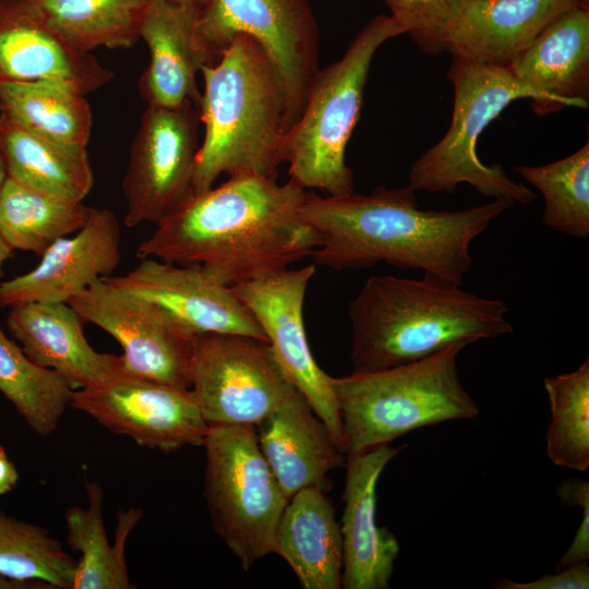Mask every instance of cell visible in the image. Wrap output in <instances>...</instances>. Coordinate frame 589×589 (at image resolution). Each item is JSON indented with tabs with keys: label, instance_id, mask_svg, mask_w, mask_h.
I'll use <instances>...</instances> for the list:
<instances>
[{
	"label": "cell",
	"instance_id": "d4e9b609",
	"mask_svg": "<svg viewBox=\"0 0 589 589\" xmlns=\"http://www.w3.org/2000/svg\"><path fill=\"white\" fill-rule=\"evenodd\" d=\"M86 508L70 507L64 516L67 542L80 553L71 589H130L125 546L143 514L130 507L118 514L115 543L109 544L103 518V488L97 481L86 483Z\"/></svg>",
	"mask_w": 589,
	"mask_h": 589
},
{
	"label": "cell",
	"instance_id": "1f68e13d",
	"mask_svg": "<svg viewBox=\"0 0 589 589\" xmlns=\"http://www.w3.org/2000/svg\"><path fill=\"white\" fill-rule=\"evenodd\" d=\"M551 422L546 455L558 467L586 471L589 467V359L577 370L544 378Z\"/></svg>",
	"mask_w": 589,
	"mask_h": 589
},
{
	"label": "cell",
	"instance_id": "603a6c76",
	"mask_svg": "<svg viewBox=\"0 0 589 589\" xmlns=\"http://www.w3.org/2000/svg\"><path fill=\"white\" fill-rule=\"evenodd\" d=\"M197 10L168 0L147 1L139 33L151 58L139 92L148 105L171 107L190 100L199 108L196 74L209 62L196 39Z\"/></svg>",
	"mask_w": 589,
	"mask_h": 589
},
{
	"label": "cell",
	"instance_id": "74e56055",
	"mask_svg": "<svg viewBox=\"0 0 589 589\" xmlns=\"http://www.w3.org/2000/svg\"><path fill=\"white\" fill-rule=\"evenodd\" d=\"M0 589H53L41 580H20L0 574Z\"/></svg>",
	"mask_w": 589,
	"mask_h": 589
},
{
	"label": "cell",
	"instance_id": "d6a6232c",
	"mask_svg": "<svg viewBox=\"0 0 589 589\" xmlns=\"http://www.w3.org/2000/svg\"><path fill=\"white\" fill-rule=\"evenodd\" d=\"M75 566L76 561L47 529L0 509V574L71 589Z\"/></svg>",
	"mask_w": 589,
	"mask_h": 589
},
{
	"label": "cell",
	"instance_id": "4fadbf2b",
	"mask_svg": "<svg viewBox=\"0 0 589 589\" xmlns=\"http://www.w3.org/2000/svg\"><path fill=\"white\" fill-rule=\"evenodd\" d=\"M70 406L115 434L165 452L203 446L208 424L190 388L125 373L73 389Z\"/></svg>",
	"mask_w": 589,
	"mask_h": 589
},
{
	"label": "cell",
	"instance_id": "60d3db41",
	"mask_svg": "<svg viewBox=\"0 0 589 589\" xmlns=\"http://www.w3.org/2000/svg\"><path fill=\"white\" fill-rule=\"evenodd\" d=\"M8 173H7V168H5V163H4V158H3V155H2V152H1V148H0V189L7 178Z\"/></svg>",
	"mask_w": 589,
	"mask_h": 589
},
{
	"label": "cell",
	"instance_id": "52a82bcc",
	"mask_svg": "<svg viewBox=\"0 0 589 589\" xmlns=\"http://www.w3.org/2000/svg\"><path fill=\"white\" fill-rule=\"evenodd\" d=\"M454 88L452 121L444 136L410 166L408 187L414 191L455 192L467 183L485 197L529 204L537 195L514 181L500 164H483L477 152L484 129L521 98L533 93L507 68L452 57L447 73Z\"/></svg>",
	"mask_w": 589,
	"mask_h": 589
},
{
	"label": "cell",
	"instance_id": "9c48e42d",
	"mask_svg": "<svg viewBox=\"0 0 589 589\" xmlns=\"http://www.w3.org/2000/svg\"><path fill=\"white\" fill-rule=\"evenodd\" d=\"M195 33L209 64L238 34L263 47L284 84L286 133L299 119L320 70V34L308 0H207L197 10Z\"/></svg>",
	"mask_w": 589,
	"mask_h": 589
},
{
	"label": "cell",
	"instance_id": "d590c367",
	"mask_svg": "<svg viewBox=\"0 0 589 589\" xmlns=\"http://www.w3.org/2000/svg\"><path fill=\"white\" fill-rule=\"evenodd\" d=\"M492 588L497 589H588V562L573 564L556 570L554 575H543L533 581L517 582L505 577L500 578Z\"/></svg>",
	"mask_w": 589,
	"mask_h": 589
},
{
	"label": "cell",
	"instance_id": "484cf974",
	"mask_svg": "<svg viewBox=\"0 0 589 589\" xmlns=\"http://www.w3.org/2000/svg\"><path fill=\"white\" fill-rule=\"evenodd\" d=\"M0 148L8 177L51 195L83 202L94 185L86 151L60 145L0 113Z\"/></svg>",
	"mask_w": 589,
	"mask_h": 589
},
{
	"label": "cell",
	"instance_id": "e0dca14e",
	"mask_svg": "<svg viewBox=\"0 0 589 589\" xmlns=\"http://www.w3.org/2000/svg\"><path fill=\"white\" fill-rule=\"evenodd\" d=\"M402 447L389 444L347 454L341 588L388 589L399 544L395 534L375 520L376 484L385 466Z\"/></svg>",
	"mask_w": 589,
	"mask_h": 589
},
{
	"label": "cell",
	"instance_id": "2e32d148",
	"mask_svg": "<svg viewBox=\"0 0 589 589\" xmlns=\"http://www.w3.org/2000/svg\"><path fill=\"white\" fill-rule=\"evenodd\" d=\"M39 264L0 284V305L65 302L100 278L112 276L121 261V226L115 213L92 208L74 237L53 242Z\"/></svg>",
	"mask_w": 589,
	"mask_h": 589
},
{
	"label": "cell",
	"instance_id": "ac0fdd59",
	"mask_svg": "<svg viewBox=\"0 0 589 589\" xmlns=\"http://www.w3.org/2000/svg\"><path fill=\"white\" fill-rule=\"evenodd\" d=\"M112 77L91 52L76 50L51 29L31 0H0V84L59 82L85 95Z\"/></svg>",
	"mask_w": 589,
	"mask_h": 589
},
{
	"label": "cell",
	"instance_id": "e575fe53",
	"mask_svg": "<svg viewBox=\"0 0 589 589\" xmlns=\"http://www.w3.org/2000/svg\"><path fill=\"white\" fill-rule=\"evenodd\" d=\"M557 495L567 505L581 508V522L573 542L554 566L555 572L589 558V482L584 479H568L557 488Z\"/></svg>",
	"mask_w": 589,
	"mask_h": 589
},
{
	"label": "cell",
	"instance_id": "7a4b0ae2",
	"mask_svg": "<svg viewBox=\"0 0 589 589\" xmlns=\"http://www.w3.org/2000/svg\"><path fill=\"white\" fill-rule=\"evenodd\" d=\"M513 205L493 200L462 211H424L410 187H377L370 194L311 192L300 214L320 235L309 255L314 264L344 271L385 262L460 287L473 262L471 242Z\"/></svg>",
	"mask_w": 589,
	"mask_h": 589
},
{
	"label": "cell",
	"instance_id": "44dd1931",
	"mask_svg": "<svg viewBox=\"0 0 589 589\" xmlns=\"http://www.w3.org/2000/svg\"><path fill=\"white\" fill-rule=\"evenodd\" d=\"M255 429L260 448L288 500L306 486L325 491L327 473L344 466L346 455L297 388Z\"/></svg>",
	"mask_w": 589,
	"mask_h": 589
},
{
	"label": "cell",
	"instance_id": "7c38bea8",
	"mask_svg": "<svg viewBox=\"0 0 589 589\" xmlns=\"http://www.w3.org/2000/svg\"><path fill=\"white\" fill-rule=\"evenodd\" d=\"M315 266L312 263L298 269L284 268L236 284L231 289L262 327L285 376L346 455L347 442L330 376L314 360L303 322V302Z\"/></svg>",
	"mask_w": 589,
	"mask_h": 589
},
{
	"label": "cell",
	"instance_id": "d6986e66",
	"mask_svg": "<svg viewBox=\"0 0 589 589\" xmlns=\"http://www.w3.org/2000/svg\"><path fill=\"white\" fill-rule=\"evenodd\" d=\"M507 69L533 93L531 107L538 116L570 106L588 108V0L558 15Z\"/></svg>",
	"mask_w": 589,
	"mask_h": 589
},
{
	"label": "cell",
	"instance_id": "9a60e30c",
	"mask_svg": "<svg viewBox=\"0 0 589 589\" xmlns=\"http://www.w3.org/2000/svg\"><path fill=\"white\" fill-rule=\"evenodd\" d=\"M105 279L155 305L191 335L232 334L267 341L256 318L231 286L200 265L142 259L127 274Z\"/></svg>",
	"mask_w": 589,
	"mask_h": 589
},
{
	"label": "cell",
	"instance_id": "4dcf8cb0",
	"mask_svg": "<svg viewBox=\"0 0 589 589\" xmlns=\"http://www.w3.org/2000/svg\"><path fill=\"white\" fill-rule=\"evenodd\" d=\"M514 170L542 194V223L562 233L585 239L589 235V142L572 155L541 166Z\"/></svg>",
	"mask_w": 589,
	"mask_h": 589
},
{
	"label": "cell",
	"instance_id": "f1b7e54d",
	"mask_svg": "<svg viewBox=\"0 0 589 589\" xmlns=\"http://www.w3.org/2000/svg\"><path fill=\"white\" fill-rule=\"evenodd\" d=\"M46 23L76 50L131 48L148 0H31Z\"/></svg>",
	"mask_w": 589,
	"mask_h": 589
},
{
	"label": "cell",
	"instance_id": "8d00e7d4",
	"mask_svg": "<svg viewBox=\"0 0 589 589\" xmlns=\"http://www.w3.org/2000/svg\"><path fill=\"white\" fill-rule=\"evenodd\" d=\"M19 481V472L9 459L4 448L0 446V495L12 491Z\"/></svg>",
	"mask_w": 589,
	"mask_h": 589
},
{
	"label": "cell",
	"instance_id": "ba28073f",
	"mask_svg": "<svg viewBox=\"0 0 589 589\" xmlns=\"http://www.w3.org/2000/svg\"><path fill=\"white\" fill-rule=\"evenodd\" d=\"M204 495L214 529L243 569L273 552L288 498L259 444L255 425H208Z\"/></svg>",
	"mask_w": 589,
	"mask_h": 589
},
{
	"label": "cell",
	"instance_id": "ab89813d",
	"mask_svg": "<svg viewBox=\"0 0 589 589\" xmlns=\"http://www.w3.org/2000/svg\"><path fill=\"white\" fill-rule=\"evenodd\" d=\"M170 2H173V3H178V4H182V5H188V7H193V8H196V9H200L204 5V3L207 1V0H168Z\"/></svg>",
	"mask_w": 589,
	"mask_h": 589
},
{
	"label": "cell",
	"instance_id": "836d02e7",
	"mask_svg": "<svg viewBox=\"0 0 589 589\" xmlns=\"http://www.w3.org/2000/svg\"><path fill=\"white\" fill-rule=\"evenodd\" d=\"M390 16L429 56L446 51L448 31L464 0H386Z\"/></svg>",
	"mask_w": 589,
	"mask_h": 589
},
{
	"label": "cell",
	"instance_id": "cb8c5ba5",
	"mask_svg": "<svg viewBox=\"0 0 589 589\" xmlns=\"http://www.w3.org/2000/svg\"><path fill=\"white\" fill-rule=\"evenodd\" d=\"M273 552L288 563L302 588H341L340 526L323 489L306 486L288 500L275 530Z\"/></svg>",
	"mask_w": 589,
	"mask_h": 589
},
{
	"label": "cell",
	"instance_id": "83f0119b",
	"mask_svg": "<svg viewBox=\"0 0 589 589\" xmlns=\"http://www.w3.org/2000/svg\"><path fill=\"white\" fill-rule=\"evenodd\" d=\"M89 209L7 176L0 189V237L12 251L40 256L58 239L79 231Z\"/></svg>",
	"mask_w": 589,
	"mask_h": 589
},
{
	"label": "cell",
	"instance_id": "f35d334b",
	"mask_svg": "<svg viewBox=\"0 0 589 589\" xmlns=\"http://www.w3.org/2000/svg\"><path fill=\"white\" fill-rule=\"evenodd\" d=\"M12 252L13 251L9 248V245L0 237V284H1V276H2L3 265L7 262V260L11 257Z\"/></svg>",
	"mask_w": 589,
	"mask_h": 589
},
{
	"label": "cell",
	"instance_id": "4316f807",
	"mask_svg": "<svg viewBox=\"0 0 589 589\" xmlns=\"http://www.w3.org/2000/svg\"><path fill=\"white\" fill-rule=\"evenodd\" d=\"M0 113L65 147L86 151L93 112L83 93L50 81L0 84Z\"/></svg>",
	"mask_w": 589,
	"mask_h": 589
},
{
	"label": "cell",
	"instance_id": "5bb4252c",
	"mask_svg": "<svg viewBox=\"0 0 589 589\" xmlns=\"http://www.w3.org/2000/svg\"><path fill=\"white\" fill-rule=\"evenodd\" d=\"M68 303L84 323L111 335L121 346L125 373L190 388L195 336L175 324L155 305L100 278Z\"/></svg>",
	"mask_w": 589,
	"mask_h": 589
},
{
	"label": "cell",
	"instance_id": "3957f363",
	"mask_svg": "<svg viewBox=\"0 0 589 589\" xmlns=\"http://www.w3.org/2000/svg\"><path fill=\"white\" fill-rule=\"evenodd\" d=\"M507 306L424 276H373L348 308L353 373L428 357L454 342L512 334Z\"/></svg>",
	"mask_w": 589,
	"mask_h": 589
},
{
	"label": "cell",
	"instance_id": "7402d4cb",
	"mask_svg": "<svg viewBox=\"0 0 589 589\" xmlns=\"http://www.w3.org/2000/svg\"><path fill=\"white\" fill-rule=\"evenodd\" d=\"M584 0H464L452 24V57L508 68L558 15Z\"/></svg>",
	"mask_w": 589,
	"mask_h": 589
},
{
	"label": "cell",
	"instance_id": "277c9868",
	"mask_svg": "<svg viewBox=\"0 0 589 589\" xmlns=\"http://www.w3.org/2000/svg\"><path fill=\"white\" fill-rule=\"evenodd\" d=\"M201 73L204 137L195 159L194 194L211 189L224 173L275 179L283 164L286 97L272 59L255 39L238 34Z\"/></svg>",
	"mask_w": 589,
	"mask_h": 589
},
{
	"label": "cell",
	"instance_id": "8992f818",
	"mask_svg": "<svg viewBox=\"0 0 589 589\" xmlns=\"http://www.w3.org/2000/svg\"><path fill=\"white\" fill-rule=\"evenodd\" d=\"M404 34L390 16L371 20L336 62L320 69L309 88L299 119L286 131L283 163L290 179L328 196L354 192L345 153L358 123L373 57L386 40Z\"/></svg>",
	"mask_w": 589,
	"mask_h": 589
},
{
	"label": "cell",
	"instance_id": "ffe728a7",
	"mask_svg": "<svg viewBox=\"0 0 589 589\" xmlns=\"http://www.w3.org/2000/svg\"><path fill=\"white\" fill-rule=\"evenodd\" d=\"M84 322L65 302H27L11 306L7 326L25 354L62 377L72 389L95 385L123 371L121 357L96 351Z\"/></svg>",
	"mask_w": 589,
	"mask_h": 589
},
{
	"label": "cell",
	"instance_id": "8fae6325",
	"mask_svg": "<svg viewBox=\"0 0 589 589\" xmlns=\"http://www.w3.org/2000/svg\"><path fill=\"white\" fill-rule=\"evenodd\" d=\"M200 123L199 108L190 100L171 107L148 105L122 180L128 228L158 224L194 194Z\"/></svg>",
	"mask_w": 589,
	"mask_h": 589
},
{
	"label": "cell",
	"instance_id": "6da1fadb",
	"mask_svg": "<svg viewBox=\"0 0 589 589\" xmlns=\"http://www.w3.org/2000/svg\"><path fill=\"white\" fill-rule=\"evenodd\" d=\"M311 192L291 179L231 176L156 224L136 257L200 265L228 286L287 268L320 243L300 214Z\"/></svg>",
	"mask_w": 589,
	"mask_h": 589
},
{
	"label": "cell",
	"instance_id": "30bf717a",
	"mask_svg": "<svg viewBox=\"0 0 589 589\" xmlns=\"http://www.w3.org/2000/svg\"><path fill=\"white\" fill-rule=\"evenodd\" d=\"M190 384L208 425H256L296 388L268 341L232 334L195 336Z\"/></svg>",
	"mask_w": 589,
	"mask_h": 589
},
{
	"label": "cell",
	"instance_id": "f546056e",
	"mask_svg": "<svg viewBox=\"0 0 589 589\" xmlns=\"http://www.w3.org/2000/svg\"><path fill=\"white\" fill-rule=\"evenodd\" d=\"M72 392L56 372L34 363L0 327V393L31 430L40 436L53 433Z\"/></svg>",
	"mask_w": 589,
	"mask_h": 589
},
{
	"label": "cell",
	"instance_id": "5b68a950",
	"mask_svg": "<svg viewBox=\"0 0 589 589\" xmlns=\"http://www.w3.org/2000/svg\"><path fill=\"white\" fill-rule=\"evenodd\" d=\"M469 344L454 342L397 366L332 377L347 454L390 444L413 430L479 414L462 386L457 359Z\"/></svg>",
	"mask_w": 589,
	"mask_h": 589
}]
</instances>
